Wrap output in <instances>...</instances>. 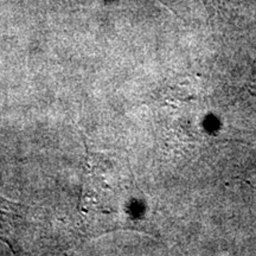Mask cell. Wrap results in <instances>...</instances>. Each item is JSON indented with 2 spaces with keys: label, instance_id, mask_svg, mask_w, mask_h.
Segmentation results:
<instances>
[{
  "label": "cell",
  "instance_id": "obj_1",
  "mask_svg": "<svg viewBox=\"0 0 256 256\" xmlns=\"http://www.w3.org/2000/svg\"><path fill=\"white\" fill-rule=\"evenodd\" d=\"M82 206L89 232L101 234L132 229L138 218L139 202L130 170L112 158H89Z\"/></svg>",
  "mask_w": 256,
  "mask_h": 256
},
{
  "label": "cell",
  "instance_id": "obj_2",
  "mask_svg": "<svg viewBox=\"0 0 256 256\" xmlns=\"http://www.w3.org/2000/svg\"><path fill=\"white\" fill-rule=\"evenodd\" d=\"M28 211L26 206L0 196V240L8 243L14 252L23 249L25 235L30 232Z\"/></svg>",
  "mask_w": 256,
  "mask_h": 256
}]
</instances>
